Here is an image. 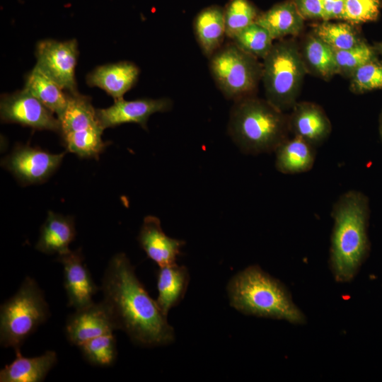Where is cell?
I'll use <instances>...</instances> for the list:
<instances>
[{
	"label": "cell",
	"mask_w": 382,
	"mask_h": 382,
	"mask_svg": "<svg viewBox=\"0 0 382 382\" xmlns=\"http://www.w3.org/2000/svg\"><path fill=\"white\" fill-rule=\"evenodd\" d=\"M276 169L284 174H297L310 170L316 160V147L294 136L287 138L277 147Z\"/></svg>",
	"instance_id": "cell-22"
},
{
	"label": "cell",
	"mask_w": 382,
	"mask_h": 382,
	"mask_svg": "<svg viewBox=\"0 0 382 382\" xmlns=\"http://www.w3.org/2000/svg\"><path fill=\"white\" fill-rule=\"evenodd\" d=\"M224 11L226 35L231 40L256 22L260 14L257 7L249 0H230Z\"/></svg>",
	"instance_id": "cell-27"
},
{
	"label": "cell",
	"mask_w": 382,
	"mask_h": 382,
	"mask_svg": "<svg viewBox=\"0 0 382 382\" xmlns=\"http://www.w3.org/2000/svg\"><path fill=\"white\" fill-rule=\"evenodd\" d=\"M300 52L307 72L325 81L337 74L334 50L313 32L303 40Z\"/></svg>",
	"instance_id": "cell-24"
},
{
	"label": "cell",
	"mask_w": 382,
	"mask_h": 382,
	"mask_svg": "<svg viewBox=\"0 0 382 382\" xmlns=\"http://www.w3.org/2000/svg\"><path fill=\"white\" fill-rule=\"evenodd\" d=\"M193 30L203 54L209 59L226 37L224 8L211 5L202 9L194 19Z\"/></svg>",
	"instance_id": "cell-18"
},
{
	"label": "cell",
	"mask_w": 382,
	"mask_h": 382,
	"mask_svg": "<svg viewBox=\"0 0 382 382\" xmlns=\"http://www.w3.org/2000/svg\"><path fill=\"white\" fill-rule=\"evenodd\" d=\"M304 20L323 18V0H294Z\"/></svg>",
	"instance_id": "cell-33"
},
{
	"label": "cell",
	"mask_w": 382,
	"mask_h": 382,
	"mask_svg": "<svg viewBox=\"0 0 382 382\" xmlns=\"http://www.w3.org/2000/svg\"><path fill=\"white\" fill-rule=\"evenodd\" d=\"M101 290L102 301L116 330L125 332L133 342L144 347H156L174 340V330L167 316L149 295L125 253L115 254L109 261Z\"/></svg>",
	"instance_id": "cell-1"
},
{
	"label": "cell",
	"mask_w": 382,
	"mask_h": 382,
	"mask_svg": "<svg viewBox=\"0 0 382 382\" xmlns=\"http://www.w3.org/2000/svg\"><path fill=\"white\" fill-rule=\"evenodd\" d=\"M1 119L4 122L18 123L36 129L60 132L57 117L25 89L1 96Z\"/></svg>",
	"instance_id": "cell-10"
},
{
	"label": "cell",
	"mask_w": 382,
	"mask_h": 382,
	"mask_svg": "<svg viewBox=\"0 0 382 382\" xmlns=\"http://www.w3.org/2000/svg\"><path fill=\"white\" fill-rule=\"evenodd\" d=\"M231 40L243 51L263 59L272 49L274 40L267 29L255 22L238 33Z\"/></svg>",
	"instance_id": "cell-28"
},
{
	"label": "cell",
	"mask_w": 382,
	"mask_h": 382,
	"mask_svg": "<svg viewBox=\"0 0 382 382\" xmlns=\"http://www.w3.org/2000/svg\"><path fill=\"white\" fill-rule=\"evenodd\" d=\"M345 0H323V21L342 20Z\"/></svg>",
	"instance_id": "cell-34"
},
{
	"label": "cell",
	"mask_w": 382,
	"mask_h": 382,
	"mask_svg": "<svg viewBox=\"0 0 382 382\" xmlns=\"http://www.w3.org/2000/svg\"><path fill=\"white\" fill-rule=\"evenodd\" d=\"M16 359L0 371L1 382H40L57 362L54 351L47 350L35 357H25L21 349L15 351Z\"/></svg>",
	"instance_id": "cell-19"
},
{
	"label": "cell",
	"mask_w": 382,
	"mask_h": 382,
	"mask_svg": "<svg viewBox=\"0 0 382 382\" xmlns=\"http://www.w3.org/2000/svg\"><path fill=\"white\" fill-rule=\"evenodd\" d=\"M289 115L290 133L316 148L329 137L331 122L323 109L314 103L297 102Z\"/></svg>",
	"instance_id": "cell-15"
},
{
	"label": "cell",
	"mask_w": 382,
	"mask_h": 382,
	"mask_svg": "<svg viewBox=\"0 0 382 382\" xmlns=\"http://www.w3.org/2000/svg\"><path fill=\"white\" fill-rule=\"evenodd\" d=\"M312 32L333 50H347L364 41L354 25L347 22L323 21Z\"/></svg>",
	"instance_id": "cell-26"
},
{
	"label": "cell",
	"mask_w": 382,
	"mask_h": 382,
	"mask_svg": "<svg viewBox=\"0 0 382 382\" xmlns=\"http://www.w3.org/2000/svg\"><path fill=\"white\" fill-rule=\"evenodd\" d=\"M228 132L245 154L274 152L289 138V115L266 99L255 96L243 98L234 101Z\"/></svg>",
	"instance_id": "cell-4"
},
{
	"label": "cell",
	"mask_w": 382,
	"mask_h": 382,
	"mask_svg": "<svg viewBox=\"0 0 382 382\" xmlns=\"http://www.w3.org/2000/svg\"><path fill=\"white\" fill-rule=\"evenodd\" d=\"M212 76L222 94L236 101L255 96L262 81V64L233 42L223 45L209 59Z\"/></svg>",
	"instance_id": "cell-7"
},
{
	"label": "cell",
	"mask_w": 382,
	"mask_h": 382,
	"mask_svg": "<svg viewBox=\"0 0 382 382\" xmlns=\"http://www.w3.org/2000/svg\"><path fill=\"white\" fill-rule=\"evenodd\" d=\"M76 236L72 217L49 211L40 228L36 249L41 253L61 255L70 251L69 244Z\"/></svg>",
	"instance_id": "cell-20"
},
{
	"label": "cell",
	"mask_w": 382,
	"mask_h": 382,
	"mask_svg": "<svg viewBox=\"0 0 382 382\" xmlns=\"http://www.w3.org/2000/svg\"><path fill=\"white\" fill-rule=\"evenodd\" d=\"M57 260L63 265L64 285L68 305L78 310L93 303V296L98 287L83 263L81 250H70L58 255Z\"/></svg>",
	"instance_id": "cell-13"
},
{
	"label": "cell",
	"mask_w": 382,
	"mask_h": 382,
	"mask_svg": "<svg viewBox=\"0 0 382 382\" xmlns=\"http://www.w3.org/2000/svg\"><path fill=\"white\" fill-rule=\"evenodd\" d=\"M230 304L246 315L284 320L294 324L306 322L286 287L259 266L237 273L227 285Z\"/></svg>",
	"instance_id": "cell-3"
},
{
	"label": "cell",
	"mask_w": 382,
	"mask_h": 382,
	"mask_svg": "<svg viewBox=\"0 0 382 382\" xmlns=\"http://www.w3.org/2000/svg\"><path fill=\"white\" fill-rule=\"evenodd\" d=\"M337 74L350 77L361 65L378 58L374 46L364 40L357 45L344 50H334Z\"/></svg>",
	"instance_id": "cell-30"
},
{
	"label": "cell",
	"mask_w": 382,
	"mask_h": 382,
	"mask_svg": "<svg viewBox=\"0 0 382 382\" xmlns=\"http://www.w3.org/2000/svg\"><path fill=\"white\" fill-rule=\"evenodd\" d=\"M382 0H345L342 20L352 25L378 19Z\"/></svg>",
	"instance_id": "cell-32"
},
{
	"label": "cell",
	"mask_w": 382,
	"mask_h": 382,
	"mask_svg": "<svg viewBox=\"0 0 382 382\" xmlns=\"http://www.w3.org/2000/svg\"><path fill=\"white\" fill-rule=\"evenodd\" d=\"M69 93L66 108L59 119L60 132L67 151L81 158H98L106 146L103 128L88 96Z\"/></svg>",
	"instance_id": "cell-8"
},
{
	"label": "cell",
	"mask_w": 382,
	"mask_h": 382,
	"mask_svg": "<svg viewBox=\"0 0 382 382\" xmlns=\"http://www.w3.org/2000/svg\"><path fill=\"white\" fill-rule=\"evenodd\" d=\"M24 89L37 98L59 119L64 114L69 100L56 82L44 74L36 66L28 74Z\"/></svg>",
	"instance_id": "cell-25"
},
{
	"label": "cell",
	"mask_w": 382,
	"mask_h": 382,
	"mask_svg": "<svg viewBox=\"0 0 382 382\" xmlns=\"http://www.w3.org/2000/svg\"><path fill=\"white\" fill-rule=\"evenodd\" d=\"M262 64L265 99L284 112L291 110L308 73L299 45L292 38L279 40Z\"/></svg>",
	"instance_id": "cell-5"
},
{
	"label": "cell",
	"mask_w": 382,
	"mask_h": 382,
	"mask_svg": "<svg viewBox=\"0 0 382 382\" xmlns=\"http://www.w3.org/2000/svg\"><path fill=\"white\" fill-rule=\"evenodd\" d=\"M64 154H53L37 147L21 145L2 161V165L23 184L40 183L57 170Z\"/></svg>",
	"instance_id": "cell-11"
},
{
	"label": "cell",
	"mask_w": 382,
	"mask_h": 382,
	"mask_svg": "<svg viewBox=\"0 0 382 382\" xmlns=\"http://www.w3.org/2000/svg\"><path fill=\"white\" fill-rule=\"evenodd\" d=\"M49 316L42 290L35 279L26 277L17 292L1 306V345L21 349L24 341Z\"/></svg>",
	"instance_id": "cell-6"
},
{
	"label": "cell",
	"mask_w": 382,
	"mask_h": 382,
	"mask_svg": "<svg viewBox=\"0 0 382 382\" xmlns=\"http://www.w3.org/2000/svg\"><path fill=\"white\" fill-rule=\"evenodd\" d=\"M375 50H376L378 54L382 56V41L376 42L374 45Z\"/></svg>",
	"instance_id": "cell-35"
},
{
	"label": "cell",
	"mask_w": 382,
	"mask_h": 382,
	"mask_svg": "<svg viewBox=\"0 0 382 382\" xmlns=\"http://www.w3.org/2000/svg\"><path fill=\"white\" fill-rule=\"evenodd\" d=\"M379 131H380L381 137L382 138V113L380 118Z\"/></svg>",
	"instance_id": "cell-36"
},
{
	"label": "cell",
	"mask_w": 382,
	"mask_h": 382,
	"mask_svg": "<svg viewBox=\"0 0 382 382\" xmlns=\"http://www.w3.org/2000/svg\"><path fill=\"white\" fill-rule=\"evenodd\" d=\"M304 21L294 0H286L260 13L256 23L267 29L274 40H281L286 36L299 35L303 30Z\"/></svg>",
	"instance_id": "cell-21"
},
{
	"label": "cell",
	"mask_w": 382,
	"mask_h": 382,
	"mask_svg": "<svg viewBox=\"0 0 382 382\" xmlns=\"http://www.w3.org/2000/svg\"><path fill=\"white\" fill-rule=\"evenodd\" d=\"M138 241L147 256L159 267L175 264L185 245L184 241L168 236L161 228L159 219L154 216L144 218Z\"/></svg>",
	"instance_id": "cell-16"
},
{
	"label": "cell",
	"mask_w": 382,
	"mask_h": 382,
	"mask_svg": "<svg viewBox=\"0 0 382 382\" xmlns=\"http://www.w3.org/2000/svg\"><path fill=\"white\" fill-rule=\"evenodd\" d=\"M86 361L93 366H110L117 358V344L112 332L93 338L79 347Z\"/></svg>",
	"instance_id": "cell-29"
},
{
	"label": "cell",
	"mask_w": 382,
	"mask_h": 382,
	"mask_svg": "<svg viewBox=\"0 0 382 382\" xmlns=\"http://www.w3.org/2000/svg\"><path fill=\"white\" fill-rule=\"evenodd\" d=\"M114 330L113 320L103 301L76 310L68 317L65 325L67 340L77 347Z\"/></svg>",
	"instance_id": "cell-14"
},
{
	"label": "cell",
	"mask_w": 382,
	"mask_h": 382,
	"mask_svg": "<svg viewBox=\"0 0 382 382\" xmlns=\"http://www.w3.org/2000/svg\"><path fill=\"white\" fill-rule=\"evenodd\" d=\"M189 280V272L185 266H179L175 263L159 267L157 274L158 295L156 302L166 316H168L170 309L184 297Z\"/></svg>",
	"instance_id": "cell-23"
},
{
	"label": "cell",
	"mask_w": 382,
	"mask_h": 382,
	"mask_svg": "<svg viewBox=\"0 0 382 382\" xmlns=\"http://www.w3.org/2000/svg\"><path fill=\"white\" fill-rule=\"evenodd\" d=\"M140 71L133 62L122 61L98 66L86 78L87 84L105 91L114 100L123 98L138 80Z\"/></svg>",
	"instance_id": "cell-17"
},
{
	"label": "cell",
	"mask_w": 382,
	"mask_h": 382,
	"mask_svg": "<svg viewBox=\"0 0 382 382\" xmlns=\"http://www.w3.org/2000/svg\"><path fill=\"white\" fill-rule=\"evenodd\" d=\"M331 215L330 267L336 281L348 282L357 273L369 248L368 198L361 192L347 191L335 202Z\"/></svg>",
	"instance_id": "cell-2"
},
{
	"label": "cell",
	"mask_w": 382,
	"mask_h": 382,
	"mask_svg": "<svg viewBox=\"0 0 382 382\" xmlns=\"http://www.w3.org/2000/svg\"><path fill=\"white\" fill-rule=\"evenodd\" d=\"M36 66L69 93L77 91L75 68L79 55L76 40H44L36 46Z\"/></svg>",
	"instance_id": "cell-9"
},
{
	"label": "cell",
	"mask_w": 382,
	"mask_h": 382,
	"mask_svg": "<svg viewBox=\"0 0 382 382\" xmlns=\"http://www.w3.org/2000/svg\"><path fill=\"white\" fill-rule=\"evenodd\" d=\"M172 107L173 101L168 98L134 100H125L122 98L115 100L109 108L96 109V115L103 129L125 123H136L146 129L151 115L169 111Z\"/></svg>",
	"instance_id": "cell-12"
},
{
	"label": "cell",
	"mask_w": 382,
	"mask_h": 382,
	"mask_svg": "<svg viewBox=\"0 0 382 382\" xmlns=\"http://www.w3.org/2000/svg\"><path fill=\"white\" fill-rule=\"evenodd\" d=\"M349 89L362 94L382 88V60L373 59L357 69L349 77Z\"/></svg>",
	"instance_id": "cell-31"
}]
</instances>
